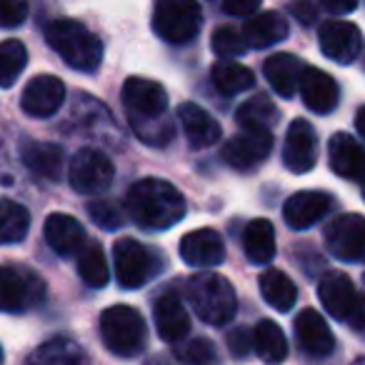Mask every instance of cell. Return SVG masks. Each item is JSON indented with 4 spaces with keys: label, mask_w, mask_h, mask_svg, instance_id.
Returning <instances> with one entry per match:
<instances>
[{
    "label": "cell",
    "mask_w": 365,
    "mask_h": 365,
    "mask_svg": "<svg viewBox=\"0 0 365 365\" xmlns=\"http://www.w3.org/2000/svg\"><path fill=\"white\" fill-rule=\"evenodd\" d=\"M318 298L323 303V308L328 310L330 318L335 320H350V315L358 308H363V300H360L358 290H355L353 280L345 273L338 270H330L320 278L318 283Z\"/></svg>",
    "instance_id": "obj_14"
},
{
    "label": "cell",
    "mask_w": 365,
    "mask_h": 365,
    "mask_svg": "<svg viewBox=\"0 0 365 365\" xmlns=\"http://www.w3.org/2000/svg\"><path fill=\"white\" fill-rule=\"evenodd\" d=\"M185 298L190 308L195 310L203 323L208 325H225L235 318L238 298L235 288L218 273H195L185 283Z\"/></svg>",
    "instance_id": "obj_4"
},
{
    "label": "cell",
    "mask_w": 365,
    "mask_h": 365,
    "mask_svg": "<svg viewBox=\"0 0 365 365\" xmlns=\"http://www.w3.org/2000/svg\"><path fill=\"white\" fill-rule=\"evenodd\" d=\"M303 63L293 56V53H275L263 63L265 81L270 83L280 98H293L298 93V81L303 73Z\"/></svg>",
    "instance_id": "obj_26"
},
{
    "label": "cell",
    "mask_w": 365,
    "mask_h": 365,
    "mask_svg": "<svg viewBox=\"0 0 365 365\" xmlns=\"http://www.w3.org/2000/svg\"><path fill=\"white\" fill-rule=\"evenodd\" d=\"M278 120H280V110L268 96L250 98V101H245L235 110V123L243 130H270L273 125H278Z\"/></svg>",
    "instance_id": "obj_31"
},
{
    "label": "cell",
    "mask_w": 365,
    "mask_h": 365,
    "mask_svg": "<svg viewBox=\"0 0 365 365\" xmlns=\"http://www.w3.org/2000/svg\"><path fill=\"white\" fill-rule=\"evenodd\" d=\"M253 350L258 353V358L268 365H280L285 358H288V340H285V333L275 320H260L255 325L253 335Z\"/></svg>",
    "instance_id": "obj_28"
},
{
    "label": "cell",
    "mask_w": 365,
    "mask_h": 365,
    "mask_svg": "<svg viewBox=\"0 0 365 365\" xmlns=\"http://www.w3.org/2000/svg\"><path fill=\"white\" fill-rule=\"evenodd\" d=\"M66 103V86L56 76H36L21 96V108L31 118H51Z\"/></svg>",
    "instance_id": "obj_16"
},
{
    "label": "cell",
    "mask_w": 365,
    "mask_h": 365,
    "mask_svg": "<svg viewBox=\"0 0 365 365\" xmlns=\"http://www.w3.org/2000/svg\"><path fill=\"white\" fill-rule=\"evenodd\" d=\"M325 250L335 260L360 263L365 255V220L360 213H345L325 225Z\"/></svg>",
    "instance_id": "obj_9"
},
{
    "label": "cell",
    "mask_w": 365,
    "mask_h": 365,
    "mask_svg": "<svg viewBox=\"0 0 365 365\" xmlns=\"http://www.w3.org/2000/svg\"><path fill=\"white\" fill-rule=\"evenodd\" d=\"M0 365H3V348H0Z\"/></svg>",
    "instance_id": "obj_45"
},
{
    "label": "cell",
    "mask_w": 365,
    "mask_h": 365,
    "mask_svg": "<svg viewBox=\"0 0 365 365\" xmlns=\"http://www.w3.org/2000/svg\"><path fill=\"white\" fill-rule=\"evenodd\" d=\"M328 163L335 175L345 180H360L363 175V145L348 133H335L328 143Z\"/></svg>",
    "instance_id": "obj_24"
},
{
    "label": "cell",
    "mask_w": 365,
    "mask_h": 365,
    "mask_svg": "<svg viewBox=\"0 0 365 365\" xmlns=\"http://www.w3.org/2000/svg\"><path fill=\"white\" fill-rule=\"evenodd\" d=\"M363 118H365V110L360 108L358 110V118H355V128H358V135H363L365 133V128H363Z\"/></svg>",
    "instance_id": "obj_44"
},
{
    "label": "cell",
    "mask_w": 365,
    "mask_h": 365,
    "mask_svg": "<svg viewBox=\"0 0 365 365\" xmlns=\"http://www.w3.org/2000/svg\"><path fill=\"white\" fill-rule=\"evenodd\" d=\"M101 338L118 358H133L148 340L145 320L130 305H110L101 315Z\"/></svg>",
    "instance_id": "obj_6"
},
{
    "label": "cell",
    "mask_w": 365,
    "mask_h": 365,
    "mask_svg": "<svg viewBox=\"0 0 365 365\" xmlns=\"http://www.w3.org/2000/svg\"><path fill=\"white\" fill-rule=\"evenodd\" d=\"M180 258L182 263L193 268H213L225 260V243L213 228L190 230L180 240Z\"/></svg>",
    "instance_id": "obj_18"
},
{
    "label": "cell",
    "mask_w": 365,
    "mask_h": 365,
    "mask_svg": "<svg viewBox=\"0 0 365 365\" xmlns=\"http://www.w3.org/2000/svg\"><path fill=\"white\" fill-rule=\"evenodd\" d=\"M260 295L265 298V303L278 313H288L298 300V288L295 283L278 268H268L258 280Z\"/></svg>",
    "instance_id": "obj_30"
},
{
    "label": "cell",
    "mask_w": 365,
    "mask_h": 365,
    "mask_svg": "<svg viewBox=\"0 0 365 365\" xmlns=\"http://www.w3.org/2000/svg\"><path fill=\"white\" fill-rule=\"evenodd\" d=\"M21 160L31 173L48 180H58L63 175V163L66 153L56 143H41V140H23L21 143Z\"/></svg>",
    "instance_id": "obj_25"
},
{
    "label": "cell",
    "mask_w": 365,
    "mask_h": 365,
    "mask_svg": "<svg viewBox=\"0 0 365 365\" xmlns=\"http://www.w3.org/2000/svg\"><path fill=\"white\" fill-rule=\"evenodd\" d=\"M228 348L230 355L238 360L248 358V353L253 350V340H250V333L245 328H233L228 333Z\"/></svg>",
    "instance_id": "obj_40"
},
{
    "label": "cell",
    "mask_w": 365,
    "mask_h": 365,
    "mask_svg": "<svg viewBox=\"0 0 365 365\" xmlns=\"http://www.w3.org/2000/svg\"><path fill=\"white\" fill-rule=\"evenodd\" d=\"M28 18V0H0V28H21Z\"/></svg>",
    "instance_id": "obj_39"
},
{
    "label": "cell",
    "mask_w": 365,
    "mask_h": 365,
    "mask_svg": "<svg viewBox=\"0 0 365 365\" xmlns=\"http://www.w3.org/2000/svg\"><path fill=\"white\" fill-rule=\"evenodd\" d=\"M318 6L330 16H350L358 11V0H318Z\"/></svg>",
    "instance_id": "obj_43"
},
{
    "label": "cell",
    "mask_w": 365,
    "mask_h": 365,
    "mask_svg": "<svg viewBox=\"0 0 365 365\" xmlns=\"http://www.w3.org/2000/svg\"><path fill=\"white\" fill-rule=\"evenodd\" d=\"M26 365H88V355L76 340L51 338L26 358Z\"/></svg>",
    "instance_id": "obj_27"
},
{
    "label": "cell",
    "mask_w": 365,
    "mask_h": 365,
    "mask_svg": "<svg viewBox=\"0 0 365 365\" xmlns=\"http://www.w3.org/2000/svg\"><path fill=\"white\" fill-rule=\"evenodd\" d=\"M88 215L91 220L103 230H120L125 223V215L118 210V205H113L110 200L101 198V200H91L88 203Z\"/></svg>",
    "instance_id": "obj_38"
},
{
    "label": "cell",
    "mask_w": 365,
    "mask_h": 365,
    "mask_svg": "<svg viewBox=\"0 0 365 365\" xmlns=\"http://www.w3.org/2000/svg\"><path fill=\"white\" fill-rule=\"evenodd\" d=\"M46 288L36 273L0 265V313H26L38 305Z\"/></svg>",
    "instance_id": "obj_10"
},
{
    "label": "cell",
    "mask_w": 365,
    "mask_h": 365,
    "mask_svg": "<svg viewBox=\"0 0 365 365\" xmlns=\"http://www.w3.org/2000/svg\"><path fill=\"white\" fill-rule=\"evenodd\" d=\"M243 250L250 263L265 265L275 258V230L265 218H255L243 230Z\"/></svg>",
    "instance_id": "obj_29"
},
{
    "label": "cell",
    "mask_w": 365,
    "mask_h": 365,
    "mask_svg": "<svg viewBox=\"0 0 365 365\" xmlns=\"http://www.w3.org/2000/svg\"><path fill=\"white\" fill-rule=\"evenodd\" d=\"M43 238L51 245V250L61 258L68 255H78L86 245V230L73 215L66 213H53L48 215L46 225H43Z\"/></svg>",
    "instance_id": "obj_21"
},
{
    "label": "cell",
    "mask_w": 365,
    "mask_h": 365,
    "mask_svg": "<svg viewBox=\"0 0 365 365\" xmlns=\"http://www.w3.org/2000/svg\"><path fill=\"white\" fill-rule=\"evenodd\" d=\"M290 16L300 23V26H313L315 18H318V8L310 3V0H295L290 6Z\"/></svg>",
    "instance_id": "obj_42"
},
{
    "label": "cell",
    "mask_w": 365,
    "mask_h": 365,
    "mask_svg": "<svg viewBox=\"0 0 365 365\" xmlns=\"http://www.w3.org/2000/svg\"><path fill=\"white\" fill-rule=\"evenodd\" d=\"M115 168L113 160L103 150L96 148H83L73 155L68 165V182L71 188L81 195H101L113 185Z\"/></svg>",
    "instance_id": "obj_8"
},
{
    "label": "cell",
    "mask_w": 365,
    "mask_h": 365,
    "mask_svg": "<svg viewBox=\"0 0 365 365\" xmlns=\"http://www.w3.org/2000/svg\"><path fill=\"white\" fill-rule=\"evenodd\" d=\"M318 163V133L305 118H295L288 125L283 145V165L295 175L313 170Z\"/></svg>",
    "instance_id": "obj_12"
},
{
    "label": "cell",
    "mask_w": 365,
    "mask_h": 365,
    "mask_svg": "<svg viewBox=\"0 0 365 365\" xmlns=\"http://www.w3.org/2000/svg\"><path fill=\"white\" fill-rule=\"evenodd\" d=\"M153 318H155L158 335H160V340H165V343H180V340L190 333L188 310L180 303V298L173 293H165L155 300V305H153Z\"/></svg>",
    "instance_id": "obj_23"
},
{
    "label": "cell",
    "mask_w": 365,
    "mask_h": 365,
    "mask_svg": "<svg viewBox=\"0 0 365 365\" xmlns=\"http://www.w3.org/2000/svg\"><path fill=\"white\" fill-rule=\"evenodd\" d=\"M28 66V51L21 41L0 43V88H11Z\"/></svg>",
    "instance_id": "obj_35"
},
{
    "label": "cell",
    "mask_w": 365,
    "mask_h": 365,
    "mask_svg": "<svg viewBox=\"0 0 365 365\" xmlns=\"http://www.w3.org/2000/svg\"><path fill=\"white\" fill-rule=\"evenodd\" d=\"M318 43L325 58L338 66H350L363 51L360 28L350 21H325L318 31Z\"/></svg>",
    "instance_id": "obj_11"
},
{
    "label": "cell",
    "mask_w": 365,
    "mask_h": 365,
    "mask_svg": "<svg viewBox=\"0 0 365 365\" xmlns=\"http://www.w3.org/2000/svg\"><path fill=\"white\" fill-rule=\"evenodd\" d=\"M203 28V11L198 0H155L153 33L168 46H185L195 41Z\"/></svg>",
    "instance_id": "obj_5"
},
{
    "label": "cell",
    "mask_w": 365,
    "mask_h": 365,
    "mask_svg": "<svg viewBox=\"0 0 365 365\" xmlns=\"http://www.w3.org/2000/svg\"><path fill=\"white\" fill-rule=\"evenodd\" d=\"M210 48H213L215 56H220L223 61H233V58L243 56L248 48L243 43V36H240L238 28L233 26H220L213 31V38H210Z\"/></svg>",
    "instance_id": "obj_37"
},
{
    "label": "cell",
    "mask_w": 365,
    "mask_h": 365,
    "mask_svg": "<svg viewBox=\"0 0 365 365\" xmlns=\"http://www.w3.org/2000/svg\"><path fill=\"white\" fill-rule=\"evenodd\" d=\"M333 195L325 190H300V193L290 195L283 205V218L288 223V228L293 230H305L310 225H315L320 218L330 213L333 208Z\"/></svg>",
    "instance_id": "obj_17"
},
{
    "label": "cell",
    "mask_w": 365,
    "mask_h": 365,
    "mask_svg": "<svg viewBox=\"0 0 365 365\" xmlns=\"http://www.w3.org/2000/svg\"><path fill=\"white\" fill-rule=\"evenodd\" d=\"M298 91L303 98L305 108L315 115H328L338 108L340 88L333 76H328L320 68H303L298 81Z\"/></svg>",
    "instance_id": "obj_15"
},
{
    "label": "cell",
    "mask_w": 365,
    "mask_h": 365,
    "mask_svg": "<svg viewBox=\"0 0 365 365\" xmlns=\"http://www.w3.org/2000/svg\"><path fill=\"white\" fill-rule=\"evenodd\" d=\"M288 31V21L278 11H265L248 18L243 23V28H240V36H243V43L248 51H265V48L285 41Z\"/></svg>",
    "instance_id": "obj_22"
},
{
    "label": "cell",
    "mask_w": 365,
    "mask_h": 365,
    "mask_svg": "<svg viewBox=\"0 0 365 365\" xmlns=\"http://www.w3.org/2000/svg\"><path fill=\"white\" fill-rule=\"evenodd\" d=\"M78 275L83 283L91 288H106L110 280V268H108L106 253L98 243H86L78 253Z\"/></svg>",
    "instance_id": "obj_34"
},
{
    "label": "cell",
    "mask_w": 365,
    "mask_h": 365,
    "mask_svg": "<svg viewBox=\"0 0 365 365\" xmlns=\"http://www.w3.org/2000/svg\"><path fill=\"white\" fill-rule=\"evenodd\" d=\"M133 133L153 148H165L173 140V123L168 118V93L150 78H128L120 91Z\"/></svg>",
    "instance_id": "obj_1"
},
{
    "label": "cell",
    "mask_w": 365,
    "mask_h": 365,
    "mask_svg": "<svg viewBox=\"0 0 365 365\" xmlns=\"http://www.w3.org/2000/svg\"><path fill=\"white\" fill-rule=\"evenodd\" d=\"M46 43L78 73H96L103 61V43L83 23L58 18L46 26Z\"/></svg>",
    "instance_id": "obj_3"
},
{
    "label": "cell",
    "mask_w": 365,
    "mask_h": 365,
    "mask_svg": "<svg viewBox=\"0 0 365 365\" xmlns=\"http://www.w3.org/2000/svg\"><path fill=\"white\" fill-rule=\"evenodd\" d=\"M213 76V86L218 88L223 96H238L255 86V76L250 68H245L238 61H218L210 71Z\"/></svg>",
    "instance_id": "obj_32"
},
{
    "label": "cell",
    "mask_w": 365,
    "mask_h": 365,
    "mask_svg": "<svg viewBox=\"0 0 365 365\" xmlns=\"http://www.w3.org/2000/svg\"><path fill=\"white\" fill-rule=\"evenodd\" d=\"M185 198L182 193L160 180V178H145L130 185L125 195V213L138 228L143 230H168L185 218Z\"/></svg>",
    "instance_id": "obj_2"
},
{
    "label": "cell",
    "mask_w": 365,
    "mask_h": 365,
    "mask_svg": "<svg viewBox=\"0 0 365 365\" xmlns=\"http://www.w3.org/2000/svg\"><path fill=\"white\" fill-rule=\"evenodd\" d=\"M223 11L233 18H250L260 11V0H223Z\"/></svg>",
    "instance_id": "obj_41"
},
{
    "label": "cell",
    "mask_w": 365,
    "mask_h": 365,
    "mask_svg": "<svg viewBox=\"0 0 365 365\" xmlns=\"http://www.w3.org/2000/svg\"><path fill=\"white\" fill-rule=\"evenodd\" d=\"M175 358L185 365H220L218 350L213 340L208 338H193L175 348Z\"/></svg>",
    "instance_id": "obj_36"
},
{
    "label": "cell",
    "mask_w": 365,
    "mask_h": 365,
    "mask_svg": "<svg viewBox=\"0 0 365 365\" xmlns=\"http://www.w3.org/2000/svg\"><path fill=\"white\" fill-rule=\"evenodd\" d=\"M178 120L185 133V140L193 150H203L210 148L223 138V128L220 123L210 115L205 108H200L198 103H180L178 106Z\"/></svg>",
    "instance_id": "obj_19"
},
{
    "label": "cell",
    "mask_w": 365,
    "mask_h": 365,
    "mask_svg": "<svg viewBox=\"0 0 365 365\" xmlns=\"http://www.w3.org/2000/svg\"><path fill=\"white\" fill-rule=\"evenodd\" d=\"M113 260H115V278L125 290L143 288L163 270V255L135 238L115 240Z\"/></svg>",
    "instance_id": "obj_7"
},
{
    "label": "cell",
    "mask_w": 365,
    "mask_h": 365,
    "mask_svg": "<svg viewBox=\"0 0 365 365\" xmlns=\"http://www.w3.org/2000/svg\"><path fill=\"white\" fill-rule=\"evenodd\" d=\"M295 340H298L300 350L313 355V358H325L335 348L333 330L328 328L323 315L313 308L300 310L295 318Z\"/></svg>",
    "instance_id": "obj_20"
},
{
    "label": "cell",
    "mask_w": 365,
    "mask_h": 365,
    "mask_svg": "<svg viewBox=\"0 0 365 365\" xmlns=\"http://www.w3.org/2000/svg\"><path fill=\"white\" fill-rule=\"evenodd\" d=\"M31 230V213L16 200H0V245L26 240Z\"/></svg>",
    "instance_id": "obj_33"
},
{
    "label": "cell",
    "mask_w": 365,
    "mask_h": 365,
    "mask_svg": "<svg viewBox=\"0 0 365 365\" xmlns=\"http://www.w3.org/2000/svg\"><path fill=\"white\" fill-rule=\"evenodd\" d=\"M270 150H273L270 130H243L225 143L220 158L235 170H253L270 155Z\"/></svg>",
    "instance_id": "obj_13"
}]
</instances>
